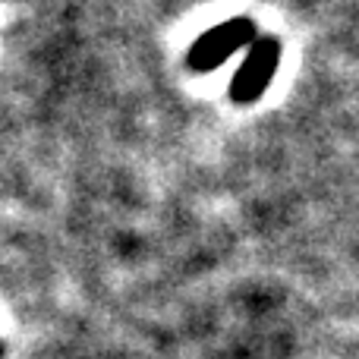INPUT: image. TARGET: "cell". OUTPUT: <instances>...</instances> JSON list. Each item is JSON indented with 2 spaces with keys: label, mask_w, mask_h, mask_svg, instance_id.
<instances>
[{
  "label": "cell",
  "mask_w": 359,
  "mask_h": 359,
  "mask_svg": "<svg viewBox=\"0 0 359 359\" xmlns=\"http://www.w3.org/2000/svg\"><path fill=\"white\" fill-rule=\"evenodd\" d=\"M280 60V44L274 38H255L246 50V60H243L240 73L233 76V86H230V95L240 104H249L255 101L262 92H265L268 79L274 76Z\"/></svg>",
  "instance_id": "cell-2"
},
{
  "label": "cell",
  "mask_w": 359,
  "mask_h": 359,
  "mask_svg": "<svg viewBox=\"0 0 359 359\" xmlns=\"http://www.w3.org/2000/svg\"><path fill=\"white\" fill-rule=\"evenodd\" d=\"M255 38L259 35H255V25L249 22V19L221 22L211 32H205L189 48V67L198 69V73H211V69H217L227 57H233L240 48H249Z\"/></svg>",
  "instance_id": "cell-1"
}]
</instances>
